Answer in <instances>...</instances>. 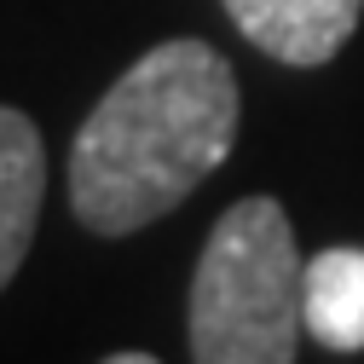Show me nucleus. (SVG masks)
Segmentation results:
<instances>
[{
    "instance_id": "obj_1",
    "label": "nucleus",
    "mask_w": 364,
    "mask_h": 364,
    "mask_svg": "<svg viewBox=\"0 0 364 364\" xmlns=\"http://www.w3.org/2000/svg\"><path fill=\"white\" fill-rule=\"evenodd\" d=\"M237 75L208 41H162L133 64L70 151V208L87 232L127 237L179 208L232 156Z\"/></svg>"
},
{
    "instance_id": "obj_2",
    "label": "nucleus",
    "mask_w": 364,
    "mask_h": 364,
    "mask_svg": "<svg viewBox=\"0 0 364 364\" xmlns=\"http://www.w3.org/2000/svg\"><path fill=\"white\" fill-rule=\"evenodd\" d=\"M306 260L289 214L272 197L225 208L191 278V358L197 364H295Z\"/></svg>"
},
{
    "instance_id": "obj_3",
    "label": "nucleus",
    "mask_w": 364,
    "mask_h": 364,
    "mask_svg": "<svg viewBox=\"0 0 364 364\" xmlns=\"http://www.w3.org/2000/svg\"><path fill=\"white\" fill-rule=\"evenodd\" d=\"M232 23L278 64H330L358 29L364 0H225Z\"/></svg>"
},
{
    "instance_id": "obj_4",
    "label": "nucleus",
    "mask_w": 364,
    "mask_h": 364,
    "mask_svg": "<svg viewBox=\"0 0 364 364\" xmlns=\"http://www.w3.org/2000/svg\"><path fill=\"white\" fill-rule=\"evenodd\" d=\"M41 191H47V151L23 110L0 105V289L18 278V266L35 243Z\"/></svg>"
},
{
    "instance_id": "obj_5",
    "label": "nucleus",
    "mask_w": 364,
    "mask_h": 364,
    "mask_svg": "<svg viewBox=\"0 0 364 364\" xmlns=\"http://www.w3.org/2000/svg\"><path fill=\"white\" fill-rule=\"evenodd\" d=\"M301 318L306 336L324 341L330 353L364 347V249H324L318 260H306Z\"/></svg>"
},
{
    "instance_id": "obj_6",
    "label": "nucleus",
    "mask_w": 364,
    "mask_h": 364,
    "mask_svg": "<svg viewBox=\"0 0 364 364\" xmlns=\"http://www.w3.org/2000/svg\"><path fill=\"white\" fill-rule=\"evenodd\" d=\"M105 364H156V358H151V353H110Z\"/></svg>"
}]
</instances>
